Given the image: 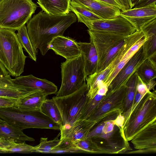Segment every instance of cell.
Instances as JSON below:
<instances>
[{
    "mask_svg": "<svg viewBox=\"0 0 156 156\" xmlns=\"http://www.w3.org/2000/svg\"><path fill=\"white\" fill-rule=\"evenodd\" d=\"M73 12L63 15L49 14L43 10L34 15L27 23V29L34 47L44 55L49 50L52 39L63 35L65 30L77 20Z\"/></svg>",
    "mask_w": 156,
    "mask_h": 156,
    "instance_id": "cell-1",
    "label": "cell"
},
{
    "mask_svg": "<svg viewBox=\"0 0 156 156\" xmlns=\"http://www.w3.org/2000/svg\"><path fill=\"white\" fill-rule=\"evenodd\" d=\"M156 121L155 90L146 93L124 119L121 128L124 139L130 141L138 133Z\"/></svg>",
    "mask_w": 156,
    "mask_h": 156,
    "instance_id": "cell-2",
    "label": "cell"
},
{
    "mask_svg": "<svg viewBox=\"0 0 156 156\" xmlns=\"http://www.w3.org/2000/svg\"><path fill=\"white\" fill-rule=\"evenodd\" d=\"M15 31L0 28V62L11 76L17 77L24 72L27 56Z\"/></svg>",
    "mask_w": 156,
    "mask_h": 156,
    "instance_id": "cell-3",
    "label": "cell"
},
{
    "mask_svg": "<svg viewBox=\"0 0 156 156\" xmlns=\"http://www.w3.org/2000/svg\"><path fill=\"white\" fill-rule=\"evenodd\" d=\"M37 7L32 0H0V28L17 30L31 18Z\"/></svg>",
    "mask_w": 156,
    "mask_h": 156,
    "instance_id": "cell-4",
    "label": "cell"
},
{
    "mask_svg": "<svg viewBox=\"0 0 156 156\" xmlns=\"http://www.w3.org/2000/svg\"><path fill=\"white\" fill-rule=\"evenodd\" d=\"M0 119L22 130L33 128L60 130L59 125L41 111H23L15 107H0Z\"/></svg>",
    "mask_w": 156,
    "mask_h": 156,
    "instance_id": "cell-5",
    "label": "cell"
},
{
    "mask_svg": "<svg viewBox=\"0 0 156 156\" xmlns=\"http://www.w3.org/2000/svg\"><path fill=\"white\" fill-rule=\"evenodd\" d=\"M89 90L85 80L81 87L74 93L52 98L61 114L63 127L70 126L79 119L89 99L87 96Z\"/></svg>",
    "mask_w": 156,
    "mask_h": 156,
    "instance_id": "cell-6",
    "label": "cell"
},
{
    "mask_svg": "<svg viewBox=\"0 0 156 156\" xmlns=\"http://www.w3.org/2000/svg\"><path fill=\"white\" fill-rule=\"evenodd\" d=\"M62 83L56 96L68 95L75 92L82 86L86 77L83 56L66 59L61 63Z\"/></svg>",
    "mask_w": 156,
    "mask_h": 156,
    "instance_id": "cell-7",
    "label": "cell"
},
{
    "mask_svg": "<svg viewBox=\"0 0 156 156\" xmlns=\"http://www.w3.org/2000/svg\"><path fill=\"white\" fill-rule=\"evenodd\" d=\"M78 22L84 23L89 29L115 34L128 36L136 30V26L120 15L109 19L90 20L76 15Z\"/></svg>",
    "mask_w": 156,
    "mask_h": 156,
    "instance_id": "cell-8",
    "label": "cell"
},
{
    "mask_svg": "<svg viewBox=\"0 0 156 156\" xmlns=\"http://www.w3.org/2000/svg\"><path fill=\"white\" fill-rule=\"evenodd\" d=\"M146 58L142 45L112 80L108 86L106 94H111L125 85L129 78Z\"/></svg>",
    "mask_w": 156,
    "mask_h": 156,
    "instance_id": "cell-9",
    "label": "cell"
},
{
    "mask_svg": "<svg viewBox=\"0 0 156 156\" xmlns=\"http://www.w3.org/2000/svg\"><path fill=\"white\" fill-rule=\"evenodd\" d=\"M125 85L113 93L105 95L93 113L87 119L97 122L104 115L111 111L119 110L123 112L126 94Z\"/></svg>",
    "mask_w": 156,
    "mask_h": 156,
    "instance_id": "cell-10",
    "label": "cell"
},
{
    "mask_svg": "<svg viewBox=\"0 0 156 156\" xmlns=\"http://www.w3.org/2000/svg\"><path fill=\"white\" fill-rule=\"evenodd\" d=\"M88 32L90 42L93 44L96 51L98 56L97 67L110 50L127 36L89 29L88 30Z\"/></svg>",
    "mask_w": 156,
    "mask_h": 156,
    "instance_id": "cell-11",
    "label": "cell"
},
{
    "mask_svg": "<svg viewBox=\"0 0 156 156\" xmlns=\"http://www.w3.org/2000/svg\"><path fill=\"white\" fill-rule=\"evenodd\" d=\"M48 48L66 59L75 58L81 54L78 42L70 37L63 35L54 38L48 44Z\"/></svg>",
    "mask_w": 156,
    "mask_h": 156,
    "instance_id": "cell-12",
    "label": "cell"
},
{
    "mask_svg": "<svg viewBox=\"0 0 156 156\" xmlns=\"http://www.w3.org/2000/svg\"><path fill=\"white\" fill-rule=\"evenodd\" d=\"M14 82L30 90L43 92L47 96L55 94L57 86L53 83L45 79L36 77L32 74L20 76L12 79Z\"/></svg>",
    "mask_w": 156,
    "mask_h": 156,
    "instance_id": "cell-13",
    "label": "cell"
},
{
    "mask_svg": "<svg viewBox=\"0 0 156 156\" xmlns=\"http://www.w3.org/2000/svg\"><path fill=\"white\" fill-rule=\"evenodd\" d=\"M120 15L134 24L136 30L146 23L156 19V5L131 9L121 11Z\"/></svg>",
    "mask_w": 156,
    "mask_h": 156,
    "instance_id": "cell-14",
    "label": "cell"
},
{
    "mask_svg": "<svg viewBox=\"0 0 156 156\" xmlns=\"http://www.w3.org/2000/svg\"><path fill=\"white\" fill-rule=\"evenodd\" d=\"M38 91L16 83L10 74L0 78V97L17 101Z\"/></svg>",
    "mask_w": 156,
    "mask_h": 156,
    "instance_id": "cell-15",
    "label": "cell"
},
{
    "mask_svg": "<svg viewBox=\"0 0 156 156\" xmlns=\"http://www.w3.org/2000/svg\"><path fill=\"white\" fill-rule=\"evenodd\" d=\"M135 148L156 152V121L142 130L130 140Z\"/></svg>",
    "mask_w": 156,
    "mask_h": 156,
    "instance_id": "cell-16",
    "label": "cell"
},
{
    "mask_svg": "<svg viewBox=\"0 0 156 156\" xmlns=\"http://www.w3.org/2000/svg\"><path fill=\"white\" fill-rule=\"evenodd\" d=\"M97 122L88 119H78L68 127H63L60 131V139L68 138L75 142L86 138V136Z\"/></svg>",
    "mask_w": 156,
    "mask_h": 156,
    "instance_id": "cell-17",
    "label": "cell"
},
{
    "mask_svg": "<svg viewBox=\"0 0 156 156\" xmlns=\"http://www.w3.org/2000/svg\"><path fill=\"white\" fill-rule=\"evenodd\" d=\"M84 6L103 19L114 18L120 15L119 8L98 0H70Z\"/></svg>",
    "mask_w": 156,
    "mask_h": 156,
    "instance_id": "cell-18",
    "label": "cell"
},
{
    "mask_svg": "<svg viewBox=\"0 0 156 156\" xmlns=\"http://www.w3.org/2000/svg\"><path fill=\"white\" fill-rule=\"evenodd\" d=\"M140 30L145 38L143 47L147 58H156V19L144 24Z\"/></svg>",
    "mask_w": 156,
    "mask_h": 156,
    "instance_id": "cell-19",
    "label": "cell"
},
{
    "mask_svg": "<svg viewBox=\"0 0 156 156\" xmlns=\"http://www.w3.org/2000/svg\"><path fill=\"white\" fill-rule=\"evenodd\" d=\"M78 44L83 57L87 77L96 71L98 62L96 51L94 44L91 42H80Z\"/></svg>",
    "mask_w": 156,
    "mask_h": 156,
    "instance_id": "cell-20",
    "label": "cell"
},
{
    "mask_svg": "<svg viewBox=\"0 0 156 156\" xmlns=\"http://www.w3.org/2000/svg\"><path fill=\"white\" fill-rule=\"evenodd\" d=\"M47 96L43 92L37 91L17 100L15 107L23 111H40Z\"/></svg>",
    "mask_w": 156,
    "mask_h": 156,
    "instance_id": "cell-21",
    "label": "cell"
},
{
    "mask_svg": "<svg viewBox=\"0 0 156 156\" xmlns=\"http://www.w3.org/2000/svg\"><path fill=\"white\" fill-rule=\"evenodd\" d=\"M70 0H39L37 2L42 10L48 14L63 15L70 12Z\"/></svg>",
    "mask_w": 156,
    "mask_h": 156,
    "instance_id": "cell-22",
    "label": "cell"
},
{
    "mask_svg": "<svg viewBox=\"0 0 156 156\" xmlns=\"http://www.w3.org/2000/svg\"><path fill=\"white\" fill-rule=\"evenodd\" d=\"M0 137L12 140L17 143L35 140L34 138L25 134L23 130L6 122L0 123Z\"/></svg>",
    "mask_w": 156,
    "mask_h": 156,
    "instance_id": "cell-23",
    "label": "cell"
},
{
    "mask_svg": "<svg viewBox=\"0 0 156 156\" xmlns=\"http://www.w3.org/2000/svg\"><path fill=\"white\" fill-rule=\"evenodd\" d=\"M113 69L108 66L104 70L100 72H96L86 78L87 84L89 88L87 96L90 98H94L97 94L98 85L103 82L111 73Z\"/></svg>",
    "mask_w": 156,
    "mask_h": 156,
    "instance_id": "cell-24",
    "label": "cell"
},
{
    "mask_svg": "<svg viewBox=\"0 0 156 156\" xmlns=\"http://www.w3.org/2000/svg\"><path fill=\"white\" fill-rule=\"evenodd\" d=\"M156 58H147L140 66L136 72L146 84L156 77Z\"/></svg>",
    "mask_w": 156,
    "mask_h": 156,
    "instance_id": "cell-25",
    "label": "cell"
},
{
    "mask_svg": "<svg viewBox=\"0 0 156 156\" xmlns=\"http://www.w3.org/2000/svg\"><path fill=\"white\" fill-rule=\"evenodd\" d=\"M41 111L48 117L52 120L59 125L60 130L63 127L62 117L54 101L51 99H47L43 103Z\"/></svg>",
    "mask_w": 156,
    "mask_h": 156,
    "instance_id": "cell-26",
    "label": "cell"
},
{
    "mask_svg": "<svg viewBox=\"0 0 156 156\" xmlns=\"http://www.w3.org/2000/svg\"><path fill=\"white\" fill-rule=\"evenodd\" d=\"M17 31V37L22 47L27 53L29 58L36 62L37 51L33 46L29 36L26 25H24Z\"/></svg>",
    "mask_w": 156,
    "mask_h": 156,
    "instance_id": "cell-27",
    "label": "cell"
},
{
    "mask_svg": "<svg viewBox=\"0 0 156 156\" xmlns=\"http://www.w3.org/2000/svg\"><path fill=\"white\" fill-rule=\"evenodd\" d=\"M137 79V75L135 72L129 78L125 85L126 94L122 114L129 109L133 105L136 90Z\"/></svg>",
    "mask_w": 156,
    "mask_h": 156,
    "instance_id": "cell-28",
    "label": "cell"
},
{
    "mask_svg": "<svg viewBox=\"0 0 156 156\" xmlns=\"http://www.w3.org/2000/svg\"><path fill=\"white\" fill-rule=\"evenodd\" d=\"M80 153L85 152L76 146L72 140L68 138H64L61 139L58 144L54 147L49 153Z\"/></svg>",
    "mask_w": 156,
    "mask_h": 156,
    "instance_id": "cell-29",
    "label": "cell"
},
{
    "mask_svg": "<svg viewBox=\"0 0 156 156\" xmlns=\"http://www.w3.org/2000/svg\"><path fill=\"white\" fill-rule=\"evenodd\" d=\"M69 9L70 12L85 20H95L103 19L82 5L71 1L69 2Z\"/></svg>",
    "mask_w": 156,
    "mask_h": 156,
    "instance_id": "cell-30",
    "label": "cell"
},
{
    "mask_svg": "<svg viewBox=\"0 0 156 156\" xmlns=\"http://www.w3.org/2000/svg\"><path fill=\"white\" fill-rule=\"evenodd\" d=\"M105 96L97 94L94 98H89L79 119H87L94 112Z\"/></svg>",
    "mask_w": 156,
    "mask_h": 156,
    "instance_id": "cell-31",
    "label": "cell"
},
{
    "mask_svg": "<svg viewBox=\"0 0 156 156\" xmlns=\"http://www.w3.org/2000/svg\"><path fill=\"white\" fill-rule=\"evenodd\" d=\"M60 141L58 136L50 140H48L47 138L41 137L39 144L33 146L32 153H49L50 151L57 145Z\"/></svg>",
    "mask_w": 156,
    "mask_h": 156,
    "instance_id": "cell-32",
    "label": "cell"
},
{
    "mask_svg": "<svg viewBox=\"0 0 156 156\" xmlns=\"http://www.w3.org/2000/svg\"><path fill=\"white\" fill-rule=\"evenodd\" d=\"M75 144L85 153H103L102 151L90 138H87L75 142Z\"/></svg>",
    "mask_w": 156,
    "mask_h": 156,
    "instance_id": "cell-33",
    "label": "cell"
},
{
    "mask_svg": "<svg viewBox=\"0 0 156 156\" xmlns=\"http://www.w3.org/2000/svg\"><path fill=\"white\" fill-rule=\"evenodd\" d=\"M33 146L27 144L25 142L16 143L14 145L6 149L0 148V153H19L28 154L32 153Z\"/></svg>",
    "mask_w": 156,
    "mask_h": 156,
    "instance_id": "cell-34",
    "label": "cell"
},
{
    "mask_svg": "<svg viewBox=\"0 0 156 156\" xmlns=\"http://www.w3.org/2000/svg\"><path fill=\"white\" fill-rule=\"evenodd\" d=\"M130 59V58H129ZM129 59H125L121 61L114 68V69L109 74L108 76L103 82V84L106 85L108 87L112 79L120 70L124 65Z\"/></svg>",
    "mask_w": 156,
    "mask_h": 156,
    "instance_id": "cell-35",
    "label": "cell"
},
{
    "mask_svg": "<svg viewBox=\"0 0 156 156\" xmlns=\"http://www.w3.org/2000/svg\"><path fill=\"white\" fill-rule=\"evenodd\" d=\"M145 41L144 36L133 45L125 54L122 60L130 58L143 45Z\"/></svg>",
    "mask_w": 156,
    "mask_h": 156,
    "instance_id": "cell-36",
    "label": "cell"
},
{
    "mask_svg": "<svg viewBox=\"0 0 156 156\" xmlns=\"http://www.w3.org/2000/svg\"><path fill=\"white\" fill-rule=\"evenodd\" d=\"M136 91L142 95H144L149 91L147 88L146 84L137 76Z\"/></svg>",
    "mask_w": 156,
    "mask_h": 156,
    "instance_id": "cell-37",
    "label": "cell"
},
{
    "mask_svg": "<svg viewBox=\"0 0 156 156\" xmlns=\"http://www.w3.org/2000/svg\"><path fill=\"white\" fill-rule=\"evenodd\" d=\"M17 143L14 140L0 137V148L6 149L15 145Z\"/></svg>",
    "mask_w": 156,
    "mask_h": 156,
    "instance_id": "cell-38",
    "label": "cell"
},
{
    "mask_svg": "<svg viewBox=\"0 0 156 156\" xmlns=\"http://www.w3.org/2000/svg\"><path fill=\"white\" fill-rule=\"evenodd\" d=\"M156 0H138L134 6L135 8L144 7L156 5Z\"/></svg>",
    "mask_w": 156,
    "mask_h": 156,
    "instance_id": "cell-39",
    "label": "cell"
},
{
    "mask_svg": "<svg viewBox=\"0 0 156 156\" xmlns=\"http://www.w3.org/2000/svg\"><path fill=\"white\" fill-rule=\"evenodd\" d=\"M16 101L14 100L0 97V107H15Z\"/></svg>",
    "mask_w": 156,
    "mask_h": 156,
    "instance_id": "cell-40",
    "label": "cell"
},
{
    "mask_svg": "<svg viewBox=\"0 0 156 156\" xmlns=\"http://www.w3.org/2000/svg\"><path fill=\"white\" fill-rule=\"evenodd\" d=\"M108 4L109 5L117 7L123 11L125 9L118 0H98Z\"/></svg>",
    "mask_w": 156,
    "mask_h": 156,
    "instance_id": "cell-41",
    "label": "cell"
},
{
    "mask_svg": "<svg viewBox=\"0 0 156 156\" xmlns=\"http://www.w3.org/2000/svg\"><path fill=\"white\" fill-rule=\"evenodd\" d=\"M124 8L125 10L132 9L131 0H118Z\"/></svg>",
    "mask_w": 156,
    "mask_h": 156,
    "instance_id": "cell-42",
    "label": "cell"
},
{
    "mask_svg": "<svg viewBox=\"0 0 156 156\" xmlns=\"http://www.w3.org/2000/svg\"><path fill=\"white\" fill-rule=\"evenodd\" d=\"M124 121V118L123 116L121 114H120L114 120V122L116 125L122 128Z\"/></svg>",
    "mask_w": 156,
    "mask_h": 156,
    "instance_id": "cell-43",
    "label": "cell"
},
{
    "mask_svg": "<svg viewBox=\"0 0 156 156\" xmlns=\"http://www.w3.org/2000/svg\"><path fill=\"white\" fill-rule=\"evenodd\" d=\"M10 74L5 66L0 62V78Z\"/></svg>",
    "mask_w": 156,
    "mask_h": 156,
    "instance_id": "cell-44",
    "label": "cell"
},
{
    "mask_svg": "<svg viewBox=\"0 0 156 156\" xmlns=\"http://www.w3.org/2000/svg\"><path fill=\"white\" fill-rule=\"evenodd\" d=\"M156 85V81L155 79L151 80L146 84L148 90L151 91L152 90H154V88Z\"/></svg>",
    "mask_w": 156,
    "mask_h": 156,
    "instance_id": "cell-45",
    "label": "cell"
},
{
    "mask_svg": "<svg viewBox=\"0 0 156 156\" xmlns=\"http://www.w3.org/2000/svg\"><path fill=\"white\" fill-rule=\"evenodd\" d=\"M138 0H131V3L132 5V6L133 7H134Z\"/></svg>",
    "mask_w": 156,
    "mask_h": 156,
    "instance_id": "cell-46",
    "label": "cell"
},
{
    "mask_svg": "<svg viewBox=\"0 0 156 156\" xmlns=\"http://www.w3.org/2000/svg\"><path fill=\"white\" fill-rule=\"evenodd\" d=\"M5 123V122L3 120H2L0 119V123H2V124H4Z\"/></svg>",
    "mask_w": 156,
    "mask_h": 156,
    "instance_id": "cell-47",
    "label": "cell"
},
{
    "mask_svg": "<svg viewBox=\"0 0 156 156\" xmlns=\"http://www.w3.org/2000/svg\"><path fill=\"white\" fill-rule=\"evenodd\" d=\"M37 2H39V0H37Z\"/></svg>",
    "mask_w": 156,
    "mask_h": 156,
    "instance_id": "cell-48",
    "label": "cell"
}]
</instances>
